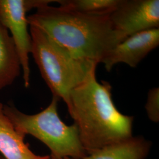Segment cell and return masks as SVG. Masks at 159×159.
Segmentation results:
<instances>
[{
    "instance_id": "6da1fadb",
    "label": "cell",
    "mask_w": 159,
    "mask_h": 159,
    "mask_svg": "<svg viewBox=\"0 0 159 159\" xmlns=\"http://www.w3.org/2000/svg\"><path fill=\"white\" fill-rule=\"evenodd\" d=\"M66 104L87 155L133 136L134 117L116 108L111 85L97 81L96 68L71 91Z\"/></svg>"
},
{
    "instance_id": "7a4b0ae2",
    "label": "cell",
    "mask_w": 159,
    "mask_h": 159,
    "mask_svg": "<svg viewBox=\"0 0 159 159\" xmlns=\"http://www.w3.org/2000/svg\"><path fill=\"white\" fill-rule=\"evenodd\" d=\"M46 4L27 16L29 25L39 29L75 57L100 63L119 44L109 15H90Z\"/></svg>"
},
{
    "instance_id": "3957f363",
    "label": "cell",
    "mask_w": 159,
    "mask_h": 159,
    "mask_svg": "<svg viewBox=\"0 0 159 159\" xmlns=\"http://www.w3.org/2000/svg\"><path fill=\"white\" fill-rule=\"evenodd\" d=\"M31 54L53 96L66 102L71 91L81 84L98 64L75 57L44 32L29 25Z\"/></svg>"
},
{
    "instance_id": "277c9868",
    "label": "cell",
    "mask_w": 159,
    "mask_h": 159,
    "mask_svg": "<svg viewBox=\"0 0 159 159\" xmlns=\"http://www.w3.org/2000/svg\"><path fill=\"white\" fill-rule=\"evenodd\" d=\"M60 100L52 96L50 104L35 114L24 113L11 104H4L3 111L18 131L24 136L31 135L46 145L52 157L83 159L87 154L80 141L77 127L74 124L67 125L60 117Z\"/></svg>"
},
{
    "instance_id": "5b68a950",
    "label": "cell",
    "mask_w": 159,
    "mask_h": 159,
    "mask_svg": "<svg viewBox=\"0 0 159 159\" xmlns=\"http://www.w3.org/2000/svg\"><path fill=\"white\" fill-rule=\"evenodd\" d=\"M55 2L52 0H0V23L8 31L20 58L24 86L30 84L29 56L31 37L27 12L33 8Z\"/></svg>"
},
{
    "instance_id": "8992f818",
    "label": "cell",
    "mask_w": 159,
    "mask_h": 159,
    "mask_svg": "<svg viewBox=\"0 0 159 159\" xmlns=\"http://www.w3.org/2000/svg\"><path fill=\"white\" fill-rule=\"evenodd\" d=\"M120 43L133 34L159 28V0H119L109 15Z\"/></svg>"
},
{
    "instance_id": "52a82bcc",
    "label": "cell",
    "mask_w": 159,
    "mask_h": 159,
    "mask_svg": "<svg viewBox=\"0 0 159 159\" xmlns=\"http://www.w3.org/2000/svg\"><path fill=\"white\" fill-rule=\"evenodd\" d=\"M159 45V29H152L133 34L107 51L100 63L111 71L114 66L125 63L135 68Z\"/></svg>"
},
{
    "instance_id": "ba28073f",
    "label": "cell",
    "mask_w": 159,
    "mask_h": 159,
    "mask_svg": "<svg viewBox=\"0 0 159 159\" xmlns=\"http://www.w3.org/2000/svg\"><path fill=\"white\" fill-rule=\"evenodd\" d=\"M0 102V153L5 159H44L34 153L24 142V136L16 129L3 111Z\"/></svg>"
},
{
    "instance_id": "9c48e42d",
    "label": "cell",
    "mask_w": 159,
    "mask_h": 159,
    "mask_svg": "<svg viewBox=\"0 0 159 159\" xmlns=\"http://www.w3.org/2000/svg\"><path fill=\"white\" fill-rule=\"evenodd\" d=\"M152 144L144 137L131 136L102 148L82 159H146Z\"/></svg>"
},
{
    "instance_id": "30bf717a",
    "label": "cell",
    "mask_w": 159,
    "mask_h": 159,
    "mask_svg": "<svg viewBox=\"0 0 159 159\" xmlns=\"http://www.w3.org/2000/svg\"><path fill=\"white\" fill-rule=\"evenodd\" d=\"M21 62L7 29L0 23V90L12 84L20 75Z\"/></svg>"
},
{
    "instance_id": "8fae6325",
    "label": "cell",
    "mask_w": 159,
    "mask_h": 159,
    "mask_svg": "<svg viewBox=\"0 0 159 159\" xmlns=\"http://www.w3.org/2000/svg\"><path fill=\"white\" fill-rule=\"evenodd\" d=\"M119 0H57L56 2L66 8L86 14L108 16Z\"/></svg>"
},
{
    "instance_id": "7c38bea8",
    "label": "cell",
    "mask_w": 159,
    "mask_h": 159,
    "mask_svg": "<svg viewBox=\"0 0 159 159\" xmlns=\"http://www.w3.org/2000/svg\"><path fill=\"white\" fill-rule=\"evenodd\" d=\"M145 108L148 119L154 123L159 121V88L150 89L148 94Z\"/></svg>"
},
{
    "instance_id": "4fadbf2b",
    "label": "cell",
    "mask_w": 159,
    "mask_h": 159,
    "mask_svg": "<svg viewBox=\"0 0 159 159\" xmlns=\"http://www.w3.org/2000/svg\"><path fill=\"white\" fill-rule=\"evenodd\" d=\"M44 159H70V158H68V157H65V158H59V159H57V158H54V157H52L50 156H46V157Z\"/></svg>"
},
{
    "instance_id": "5bb4252c",
    "label": "cell",
    "mask_w": 159,
    "mask_h": 159,
    "mask_svg": "<svg viewBox=\"0 0 159 159\" xmlns=\"http://www.w3.org/2000/svg\"><path fill=\"white\" fill-rule=\"evenodd\" d=\"M0 159H5L2 156H0Z\"/></svg>"
}]
</instances>
